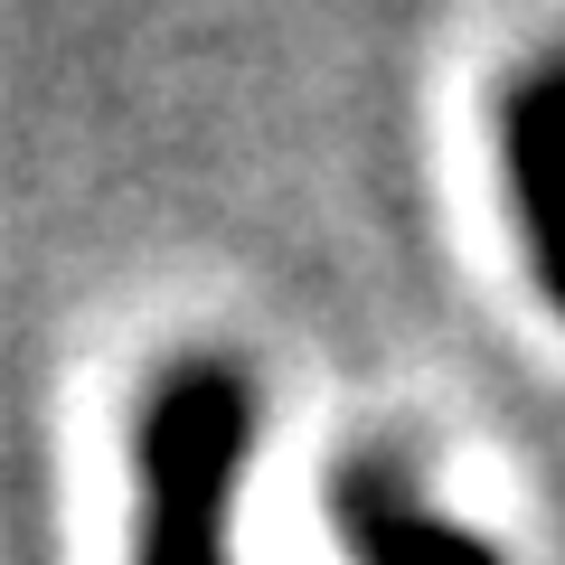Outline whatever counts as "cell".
Segmentation results:
<instances>
[{"label": "cell", "mask_w": 565, "mask_h": 565, "mask_svg": "<svg viewBox=\"0 0 565 565\" xmlns=\"http://www.w3.org/2000/svg\"><path fill=\"white\" fill-rule=\"evenodd\" d=\"M255 452V386L226 359H180L141 405V565H236L226 519Z\"/></svg>", "instance_id": "1"}, {"label": "cell", "mask_w": 565, "mask_h": 565, "mask_svg": "<svg viewBox=\"0 0 565 565\" xmlns=\"http://www.w3.org/2000/svg\"><path fill=\"white\" fill-rule=\"evenodd\" d=\"M500 161H509V199H519V236L537 264L546 302L565 311V57L527 66L500 104Z\"/></svg>", "instance_id": "2"}, {"label": "cell", "mask_w": 565, "mask_h": 565, "mask_svg": "<svg viewBox=\"0 0 565 565\" xmlns=\"http://www.w3.org/2000/svg\"><path fill=\"white\" fill-rule=\"evenodd\" d=\"M330 527L349 537L359 565H509L490 537L434 519L386 462H340L330 471Z\"/></svg>", "instance_id": "3"}]
</instances>
